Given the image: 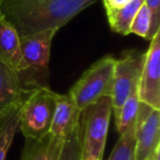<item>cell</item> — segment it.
<instances>
[{"label":"cell","mask_w":160,"mask_h":160,"mask_svg":"<svg viewBox=\"0 0 160 160\" xmlns=\"http://www.w3.org/2000/svg\"><path fill=\"white\" fill-rule=\"evenodd\" d=\"M145 0H129L125 6L120 9L108 11L107 17L110 28L113 32L122 35L131 34V25L139 8L144 5Z\"/></svg>","instance_id":"obj_13"},{"label":"cell","mask_w":160,"mask_h":160,"mask_svg":"<svg viewBox=\"0 0 160 160\" xmlns=\"http://www.w3.org/2000/svg\"><path fill=\"white\" fill-rule=\"evenodd\" d=\"M2 1H5V0H0V3H1V2H2Z\"/></svg>","instance_id":"obj_21"},{"label":"cell","mask_w":160,"mask_h":160,"mask_svg":"<svg viewBox=\"0 0 160 160\" xmlns=\"http://www.w3.org/2000/svg\"><path fill=\"white\" fill-rule=\"evenodd\" d=\"M150 24H151V16L150 11L147 8V6L142 5L139 8V10L136 13L133 22L131 25V33L135 34L137 36L148 40L149 31H150Z\"/></svg>","instance_id":"obj_18"},{"label":"cell","mask_w":160,"mask_h":160,"mask_svg":"<svg viewBox=\"0 0 160 160\" xmlns=\"http://www.w3.org/2000/svg\"><path fill=\"white\" fill-rule=\"evenodd\" d=\"M137 96L140 103L160 110V31L150 40L146 51Z\"/></svg>","instance_id":"obj_7"},{"label":"cell","mask_w":160,"mask_h":160,"mask_svg":"<svg viewBox=\"0 0 160 160\" xmlns=\"http://www.w3.org/2000/svg\"><path fill=\"white\" fill-rule=\"evenodd\" d=\"M139 104L140 102L138 100L137 91H136L133 92L116 111H113L115 116V127L120 135L136 123Z\"/></svg>","instance_id":"obj_15"},{"label":"cell","mask_w":160,"mask_h":160,"mask_svg":"<svg viewBox=\"0 0 160 160\" xmlns=\"http://www.w3.org/2000/svg\"><path fill=\"white\" fill-rule=\"evenodd\" d=\"M136 123L126 132L121 134L120 139L114 146L109 160H134Z\"/></svg>","instance_id":"obj_16"},{"label":"cell","mask_w":160,"mask_h":160,"mask_svg":"<svg viewBox=\"0 0 160 160\" xmlns=\"http://www.w3.org/2000/svg\"><path fill=\"white\" fill-rule=\"evenodd\" d=\"M146 52L128 49L115 60L112 86V108L116 111L133 92L137 91Z\"/></svg>","instance_id":"obj_6"},{"label":"cell","mask_w":160,"mask_h":160,"mask_svg":"<svg viewBox=\"0 0 160 160\" xmlns=\"http://www.w3.org/2000/svg\"><path fill=\"white\" fill-rule=\"evenodd\" d=\"M152 160H160V148L156 150L155 155H153V157H152Z\"/></svg>","instance_id":"obj_20"},{"label":"cell","mask_w":160,"mask_h":160,"mask_svg":"<svg viewBox=\"0 0 160 160\" xmlns=\"http://www.w3.org/2000/svg\"><path fill=\"white\" fill-rule=\"evenodd\" d=\"M81 111L69 93L55 94V110L52 120L49 134L58 139L66 140L80 125Z\"/></svg>","instance_id":"obj_9"},{"label":"cell","mask_w":160,"mask_h":160,"mask_svg":"<svg viewBox=\"0 0 160 160\" xmlns=\"http://www.w3.org/2000/svg\"><path fill=\"white\" fill-rule=\"evenodd\" d=\"M30 92L23 86L19 73L0 62V114L22 104Z\"/></svg>","instance_id":"obj_11"},{"label":"cell","mask_w":160,"mask_h":160,"mask_svg":"<svg viewBox=\"0 0 160 160\" xmlns=\"http://www.w3.org/2000/svg\"><path fill=\"white\" fill-rule=\"evenodd\" d=\"M57 30H46L20 36V46L27 69L20 79L28 91L48 87V64L52 42Z\"/></svg>","instance_id":"obj_2"},{"label":"cell","mask_w":160,"mask_h":160,"mask_svg":"<svg viewBox=\"0 0 160 160\" xmlns=\"http://www.w3.org/2000/svg\"><path fill=\"white\" fill-rule=\"evenodd\" d=\"M64 140L52 134L40 139L25 138L21 160H59Z\"/></svg>","instance_id":"obj_12"},{"label":"cell","mask_w":160,"mask_h":160,"mask_svg":"<svg viewBox=\"0 0 160 160\" xmlns=\"http://www.w3.org/2000/svg\"><path fill=\"white\" fill-rule=\"evenodd\" d=\"M144 3L149 9L151 16L150 31L148 35V41H150L155 34L160 31V0H145Z\"/></svg>","instance_id":"obj_19"},{"label":"cell","mask_w":160,"mask_h":160,"mask_svg":"<svg viewBox=\"0 0 160 160\" xmlns=\"http://www.w3.org/2000/svg\"><path fill=\"white\" fill-rule=\"evenodd\" d=\"M55 92L49 87L31 91L19 110V129L25 138L40 139L51 129L55 110Z\"/></svg>","instance_id":"obj_5"},{"label":"cell","mask_w":160,"mask_h":160,"mask_svg":"<svg viewBox=\"0 0 160 160\" xmlns=\"http://www.w3.org/2000/svg\"><path fill=\"white\" fill-rule=\"evenodd\" d=\"M112 112L111 97H103L81 111L82 160H102Z\"/></svg>","instance_id":"obj_3"},{"label":"cell","mask_w":160,"mask_h":160,"mask_svg":"<svg viewBox=\"0 0 160 160\" xmlns=\"http://www.w3.org/2000/svg\"><path fill=\"white\" fill-rule=\"evenodd\" d=\"M0 62L19 75L25 71L20 46V36L17 30L0 14Z\"/></svg>","instance_id":"obj_10"},{"label":"cell","mask_w":160,"mask_h":160,"mask_svg":"<svg viewBox=\"0 0 160 160\" xmlns=\"http://www.w3.org/2000/svg\"><path fill=\"white\" fill-rule=\"evenodd\" d=\"M59 160H82V146L80 125L71 133V135L64 142Z\"/></svg>","instance_id":"obj_17"},{"label":"cell","mask_w":160,"mask_h":160,"mask_svg":"<svg viewBox=\"0 0 160 160\" xmlns=\"http://www.w3.org/2000/svg\"><path fill=\"white\" fill-rule=\"evenodd\" d=\"M97 0H5L0 13L19 36L59 30Z\"/></svg>","instance_id":"obj_1"},{"label":"cell","mask_w":160,"mask_h":160,"mask_svg":"<svg viewBox=\"0 0 160 160\" xmlns=\"http://www.w3.org/2000/svg\"><path fill=\"white\" fill-rule=\"evenodd\" d=\"M160 148V110L139 104L136 120L134 160H152Z\"/></svg>","instance_id":"obj_8"},{"label":"cell","mask_w":160,"mask_h":160,"mask_svg":"<svg viewBox=\"0 0 160 160\" xmlns=\"http://www.w3.org/2000/svg\"><path fill=\"white\" fill-rule=\"evenodd\" d=\"M115 60L116 58L111 55L103 56L70 88L68 93L80 111L103 97H111Z\"/></svg>","instance_id":"obj_4"},{"label":"cell","mask_w":160,"mask_h":160,"mask_svg":"<svg viewBox=\"0 0 160 160\" xmlns=\"http://www.w3.org/2000/svg\"><path fill=\"white\" fill-rule=\"evenodd\" d=\"M20 105L0 114V160H6L10 147L19 129Z\"/></svg>","instance_id":"obj_14"},{"label":"cell","mask_w":160,"mask_h":160,"mask_svg":"<svg viewBox=\"0 0 160 160\" xmlns=\"http://www.w3.org/2000/svg\"><path fill=\"white\" fill-rule=\"evenodd\" d=\"M0 14H1V13H0Z\"/></svg>","instance_id":"obj_22"}]
</instances>
